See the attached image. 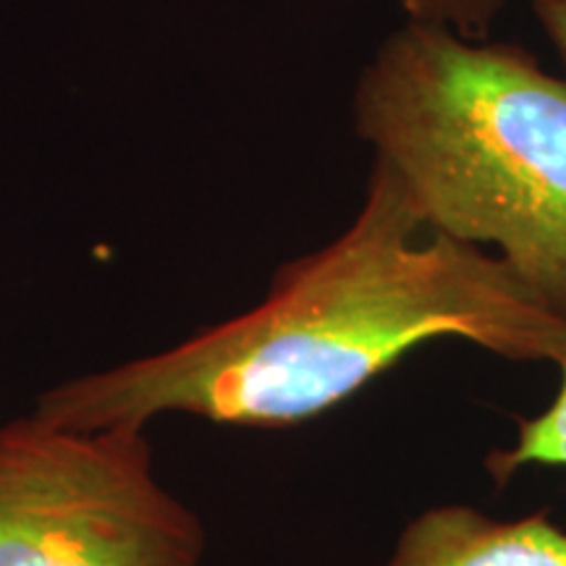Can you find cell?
<instances>
[{
	"label": "cell",
	"mask_w": 566,
	"mask_h": 566,
	"mask_svg": "<svg viewBox=\"0 0 566 566\" xmlns=\"http://www.w3.org/2000/svg\"><path fill=\"white\" fill-rule=\"evenodd\" d=\"M352 116L424 229L493 252L566 315V80L407 19L359 71Z\"/></svg>",
	"instance_id": "obj_2"
},
{
	"label": "cell",
	"mask_w": 566,
	"mask_h": 566,
	"mask_svg": "<svg viewBox=\"0 0 566 566\" xmlns=\"http://www.w3.org/2000/svg\"><path fill=\"white\" fill-rule=\"evenodd\" d=\"M380 566H566V530L546 509L499 520L472 504H436L401 527Z\"/></svg>",
	"instance_id": "obj_4"
},
{
	"label": "cell",
	"mask_w": 566,
	"mask_h": 566,
	"mask_svg": "<svg viewBox=\"0 0 566 566\" xmlns=\"http://www.w3.org/2000/svg\"><path fill=\"white\" fill-rule=\"evenodd\" d=\"M200 514L160 483L147 428L0 422V566H202Z\"/></svg>",
	"instance_id": "obj_3"
},
{
	"label": "cell",
	"mask_w": 566,
	"mask_h": 566,
	"mask_svg": "<svg viewBox=\"0 0 566 566\" xmlns=\"http://www.w3.org/2000/svg\"><path fill=\"white\" fill-rule=\"evenodd\" d=\"M558 370V388L551 405L527 420H520L509 446H499L485 457V470L493 483L506 485L509 480L530 467L566 470V354Z\"/></svg>",
	"instance_id": "obj_5"
},
{
	"label": "cell",
	"mask_w": 566,
	"mask_h": 566,
	"mask_svg": "<svg viewBox=\"0 0 566 566\" xmlns=\"http://www.w3.org/2000/svg\"><path fill=\"white\" fill-rule=\"evenodd\" d=\"M558 365L566 315L480 247L428 231L373 160L352 223L275 271L263 300L168 349L42 391L32 412L71 428L168 415L286 430L346 405L430 342Z\"/></svg>",
	"instance_id": "obj_1"
},
{
	"label": "cell",
	"mask_w": 566,
	"mask_h": 566,
	"mask_svg": "<svg viewBox=\"0 0 566 566\" xmlns=\"http://www.w3.org/2000/svg\"><path fill=\"white\" fill-rule=\"evenodd\" d=\"M533 11L566 66V0H533Z\"/></svg>",
	"instance_id": "obj_7"
},
{
	"label": "cell",
	"mask_w": 566,
	"mask_h": 566,
	"mask_svg": "<svg viewBox=\"0 0 566 566\" xmlns=\"http://www.w3.org/2000/svg\"><path fill=\"white\" fill-rule=\"evenodd\" d=\"M401 11L412 21H433L457 30L464 38L483 40L504 0H399Z\"/></svg>",
	"instance_id": "obj_6"
}]
</instances>
